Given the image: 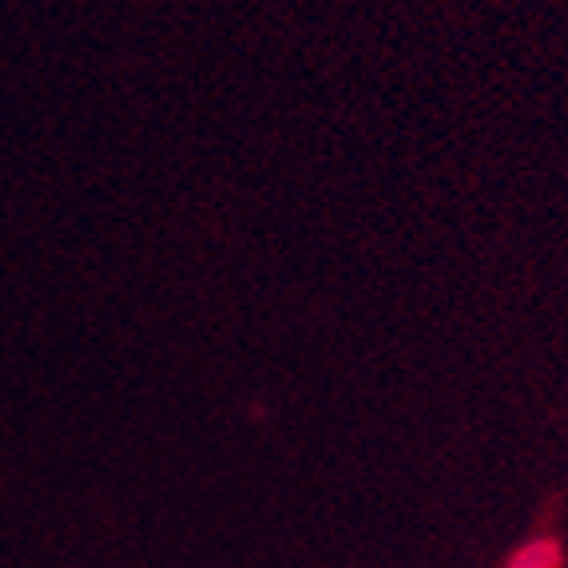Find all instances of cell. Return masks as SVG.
Masks as SVG:
<instances>
[{
  "instance_id": "6da1fadb",
  "label": "cell",
  "mask_w": 568,
  "mask_h": 568,
  "mask_svg": "<svg viewBox=\"0 0 568 568\" xmlns=\"http://www.w3.org/2000/svg\"><path fill=\"white\" fill-rule=\"evenodd\" d=\"M505 568H565V549L552 537H529L509 552Z\"/></svg>"
}]
</instances>
